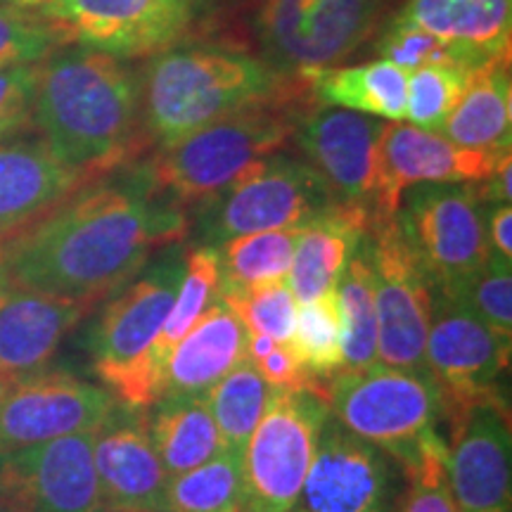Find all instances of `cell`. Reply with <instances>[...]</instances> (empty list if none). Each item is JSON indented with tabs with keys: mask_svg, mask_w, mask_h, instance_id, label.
<instances>
[{
	"mask_svg": "<svg viewBox=\"0 0 512 512\" xmlns=\"http://www.w3.org/2000/svg\"><path fill=\"white\" fill-rule=\"evenodd\" d=\"M394 460L328 418L290 512H392Z\"/></svg>",
	"mask_w": 512,
	"mask_h": 512,
	"instance_id": "ac0fdd59",
	"label": "cell"
},
{
	"mask_svg": "<svg viewBox=\"0 0 512 512\" xmlns=\"http://www.w3.org/2000/svg\"><path fill=\"white\" fill-rule=\"evenodd\" d=\"M147 143L164 147L211 121L261 102L297 98L304 86L261 57L226 46H176L140 69Z\"/></svg>",
	"mask_w": 512,
	"mask_h": 512,
	"instance_id": "3957f363",
	"label": "cell"
},
{
	"mask_svg": "<svg viewBox=\"0 0 512 512\" xmlns=\"http://www.w3.org/2000/svg\"><path fill=\"white\" fill-rule=\"evenodd\" d=\"M15 3L29 5V8H41V5H43V3H48V0H15Z\"/></svg>",
	"mask_w": 512,
	"mask_h": 512,
	"instance_id": "ee69618b",
	"label": "cell"
},
{
	"mask_svg": "<svg viewBox=\"0 0 512 512\" xmlns=\"http://www.w3.org/2000/svg\"><path fill=\"white\" fill-rule=\"evenodd\" d=\"M242 456L221 453L195 470L169 479L166 512H240Z\"/></svg>",
	"mask_w": 512,
	"mask_h": 512,
	"instance_id": "d6a6232c",
	"label": "cell"
},
{
	"mask_svg": "<svg viewBox=\"0 0 512 512\" xmlns=\"http://www.w3.org/2000/svg\"><path fill=\"white\" fill-rule=\"evenodd\" d=\"M98 508L93 432L0 456V512H95Z\"/></svg>",
	"mask_w": 512,
	"mask_h": 512,
	"instance_id": "e0dca14e",
	"label": "cell"
},
{
	"mask_svg": "<svg viewBox=\"0 0 512 512\" xmlns=\"http://www.w3.org/2000/svg\"><path fill=\"white\" fill-rule=\"evenodd\" d=\"M394 19L451 43L477 64L510 55L512 0H406Z\"/></svg>",
	"mask_w": 512,
	"mask_h": 512,
	"instance_id": "cb8c5ba5",
	"label": "cell"
},
{
	"mask_svg": "<svg viewBox=\"0 0 512 512\" xmlns=\"http://www.w3.org/2000/svg\"><path fill=\"white\" fill-rule=\"evenodd\" d=\"M297 98L245 107L157 147L143 164L145 174L174 207H202L261 159L287 150L302 112Z\"/></svg>",
	"mask_w": 512,
	"mask_h": 512,
	"instance_id": "277c9868",
	"label": "cell"
},
{
	"mask_svg": "<svg viewBox=\"0 0 512 512\" xmlns=\"http://www.w3.org/2000/svg\"><path fill=\"white\" fill-rule=\"evenodd\" d=\"M271 394L273 389L245 358L202 396L230 453L242 456Z\"/></svg>",
	"mask_w": 512,
	"mask_h": 512,
	"instance_id": "1f68e13d",
	"label": "cell"
},
{
	"mask_svg": "<svg viewBox=\"0 0 512 512\" xmlns=\"http://www.w3.org/2000/svg\"><path fill=\"white\" fill-rule=\"evenodd\" d=\"M38 64L0 69V140L34 131Z\"/></svg>",
	"mask_w": 512,
	"mask_h": 512,
	"instance_id": "60d3db41",
	"label": "cell"
},
{
	"mask_svg": "<svg viewBox=\"0 0 512 512\" xmlns=\"http://www.w3.org/2000/svg\"><path fill=\"white\" fill-rule=\"evenodd\" d=\"M183 278V249L164 247L143 275H136L100 313L91 337L93 368L126 408H147L162 396L155 366L157 339Z\"/></svg>",
	"mask_w": 512,
	"mask_h": 512,
	"instance_id": "5b68a950",
	"label": "cell"
},
{
	"mask_svg": "<svg viewBox=\"0 0 512 512\" xmlns=\"http://www.w3.org/2000/svg\"><path fill=\"white\" fill-rule=\"evenodd\" d=\"M503 152L467 150L441 133L425 131L403 121H384L380 136V188L377 219H394L401 195L420 183H484L496 171Z\"/></svg>",
	"mask_w": 512,
	"mask_h": 512,
	"instance_id": "d6986e66",
	"label": "cell"
},
{
	"mask_svg": "<svg viewBox=\"0 0 512 512\" xmlns=\"http://www.w3.org/2000/svg\"><path fill=\"white\" fill-rule=\"evenodd\" d=\"M83 183L36 131L0 140V240L41 219Z\"/></svg>",
	"mask_w": 512,
	"mask_h": 512,
	"instance_id": "7402d4cb",
	"label": "cell"
},
{
	"mask_svg": "<svg viewBox=\"0 0 512 512\" xmlns=\"http://www.w3.org/2000/svg\"><path fill=\"white\" fill-rule=\"evenodd\" d=\"M467 76L470 72L458 67H425L408 74L406 121L439 133L465 91Z\"/></svg>",
	"mask_w": 512,
	"mask_h": 512,
	"instance_id": "ab89813d",
	"label": "cell"
},
{
	"mask_svg": "<svg viewBox=\"0 0 512 512\" xmlns=\"http://www.w3.org/2000/svg\"><path fill=\"white\" fill-rule=\"evenodd\" d=\"M401 470L406 475V491L396 512H460L448 489L446 439L441 432L430 434L413 463Z\"/></svg>",
	"mask_w": 512,
	"mask_h": 512,
	"instance_id": "74e56055",
	"label": "cell"
},
{
	"mask_svg": "<svg viewBox=\"0 0 512 512\" xmlns=\"http://www.w3.org/2000/svg\"><path fill=\"white\" fill-rule=\"evenodd\" d=\"M221 261L219 249L209 245H195L183 249V278L178 283L174 306L166 318L162 335L157 339L155 366L159 380L164 382V368L171 351L188 335L192 325L221 299Z\"/></svg>",
	"mask_w": 512,
	"mask_h": 512,
	"instance_id": "f1b7e54d",
	"label": "cell"
},
{
	"mask_svg": "<svg viewBox=\"0 0 512 512\" xmlns=\"http://www.w3.org/2000/svg\"><path fill=\"white\" fill-rule=\"evenodd\" d=\"M93 465L100 505L166 512L169 472L147 432L143 408L119 406L93 432Z\"/></svg>",
	"mask_w": 512,
	"mask_h": 512,
	"instance_id": "ffe728a7",
	"label": "cell"
},
{
	"mask_svg": "<svg viewBox=\"0 0 512 512\" xmlns=\"http://www.w3.org/2000/svg\"><path fill=\"white\" fill-rule=\"evenodd\" d=\"M441 136L467 150L503 152L512 138L510 55L472 69L465 91L448 114Z\"/></svg>",
	"mask_w": 512,
	"mask_h": 512,
	"instance_id": "d4e9b609",
	"label": "cell"
},
{
	"mask_svg": "<svg viewBox=\"0 0 512 512\" xmlns=\"http://www.w3.org/2000/svg\"><path fill=\"white\" fill-rule=\"evenodd\" d=\"M221 302L240 318L247 335H266L280 344L292 342L299 302L287 280L259 287L221 290Z\"/></svg>",
	"mask_w": 512,
	"mask_h": 512,
	"instance_id": "d590c367",
	"label": "cell"
},
{
	"mask_svg": "<svg viewBox=\"0 0 512 512\" xmlns=\"http://www.w3.org/2000/svg\"><path fill=\"white\" fill-rule=\"evenodd\" d=\"M363 247L373 273L377 363L430 373L425 342L430 330L432 285L403 240L396 216L370 221Z\"/></svg>",
	"mask_w": 512,
	"mask_h": 512,
	"instance_id": "7c38bea8",
	"label": "cell"
},
{
	"mask_svg": "<svg viewBox=\"0 0 512 512\" xmlns=\"http://www.w3.org/2000/svg\"><path fill=\"white\" fill-rule=\"evenodd\" d=\"M396 223L434 290H458L491 254L486 202L475 183L413 185L401 195Z\"/></svg>",
	"mask_w": 512,
	"mask_h": 512,
	"instance_id": "9c48e42d",
	"label": "cell"
},
{
	"mask_svg": "<svg viewBox=\"0 0 512 512\" xmlns=\"http://www.w3.org/2000/svg\"><path fill=\"white\" fill-rule=\"evenodd\" d=\"M145 415L147 432L169 477L195 470L228 448L202 396H162Z\"/></svg>",
	"mask_w": 512,
	"mask_h": 512,
	"instance_id": "4316f807",
	"label": "cell"
},
{
	"mask_svg": "<svg viewBox=\"0 0 512 512\" xmlns=\"http://www.w3.org/2000/svg\"><path fill=\"white\" fill-rule=\"evenodd\" d=\"M190 223L159 195L143 166L83 183L41 219L0 240V285L69 299L91 309L178 245Z\"/></svg>",
	"mask_w": 512,
	"mask_h": 512,
	"instance_id": "6da1fadb",
	"label": "cell"
},
{
	"mask_svg": "<svg viewBox=\"0 0 512 512\" xmlns=\"http://www.w3.org/2000/svg\"><path fill=\"white\" fill-rule=\"evenodd\" d=\"M249 361V358H247ZM256 368V373L264 377L268 387L275 389H304V387H316L318 380L313 377L294 351L292 344H280L275 342L264 356L249 361Z\"/></svg>",
	"mask_w": 512,
	"mask_h": 512,
	"instance_id": "b9f144b4",
	"label": "cell"
},
{
	"mask_svg": "<svg viewBox=\"0 0 512 512\" xmlns=\"http://www.w3.org/2000/svg\"><path fill=\"white\" fill-rule=\"evenodd\" d=\"M304 228L249 233L216 247L221 261V290L259 287L287 280L294 249H297Z\"/></svg>",
	"mask_w": 512,
	"mask_h": 512,
	"instance_id": "4dcf8cb0",
	"label": "cell"
},
{
	"mask_svg": "<svg viewBox=\"0 0 512 512\" xmlns=\"http://www.w3.org/2000/svg\"><path fill=\"white\" fill-rule=\"evenodd\" d=\"M337 299L344 325L342 370L373 366L377 363V313L373 273H370L363 238L339 275Z\"/></svg>",
	"mask_w": 512,
	"mask_h": 512,
	"instance_id": "f546056e",
	"label": "cell"
},
{
	"mask_svg": "<svg viewBox=\"0 0 512 512\" xmlns=\"http://www.w3.org/2000/svg\"><path fill=\"white\" fill-rule=\"evenodd\" d=\"M69 43L41 8L0 0V69L38 64Z\"/></svg>",
	"mask_w": 512,
	"mask_h": 512,
	"instance_id": "e575fe53",
	"label": "cell"
},
{
	"mask_svg": "<svg viewBox=\"0 0 512 512\" xmlns=\"http://www.w3.org/2000/svg\"><path fill=\"white\" fill-rule=\"evenodd\" d=\"M41 10L69 43L136 60L183 46L200 27L207 0H48Z\"/></svg>",
	"mask_w": 512,
	"mask_h": 512,
	"instance_id": "8fae6325",
	"label": "cell"
},
{
	"mask_svg": "<svg viewBox=\"0 0 512 512\" xmlns=\"http://www.w3.org/2000/svg\"><path fill=\"white\" fill-rule=\"evenodd\" d=\"M245 358V325L219 299L171 351L162 396H204Z\"/></svg>",
	"mask_w": 512,
	"mask_h": 512,
	"instance_id": "603a6c76",
	"label": "cell"
},
{
	"mask_svg": "<svg viewBox=\"0 0 512 512\" xmlns=\"http://www.w3.org/2000/svg\"><path fill=\"white\" fill-rule=\"evenodd\" d=\"M486 235H489L491 252L512 259V209L510 204H494L486 216Z\"/></svg>",
	"mask_w": 512,
	"mask_h": 512,
	"instance_id": "7bdbcfd3",
	"label": "cell"
},
{
	"mask_svg": "<svg viewBox=\"0 0 512 512\" xmlns=\"http://www.w3.org/2000/svg\"><path fill=\"white\" fill-rule=\"evenodd\" d=\"M311 91L320 105L375 119L406 121L408 72L387 60L330 69L311 81Z\"/></svg>",
	"mask_w": 512,
	"mask_h": 512,
	"instance_id": "83f0119b",
	"label": "cell"
},
{
	"mask_svg": "<svg viewBox=\"0 0 512 512\" xmlns=\"http://www.w3.org/2000/svg\"><path fill=\"white\" fill-rule=\"evenodd\" d=\"M318 392L344 430L387 453L401 467L413 463L444 420V396L430 373L373 363L318 380Z\"/></svg>",
	"mask_w": 512,
	"mask_h": 512,
	"instance_id": "8992f818",
	"label": "cell"
},
{
	"mask_svg": "<svg viewBox=\"0 0 512 512\" xmlns=\"http://www.w3.org/2000/svg\"><path fill=\"white\" fill-rule=\"evenodd\" d=\"M384 121L342 107H302L292 143L299 157L328 185L342 207L366 211L373 221L380 188Z\"/></svg>",
	"mask_w": 512,
	"mask_h": 512,
	"instance_id": "5bb4252c",
	"label": "cell"
},
{
	"mask_svg": "<svg viewBox=\"0 0 512 512\" xmlns=\"http://www.w3.org/2000/svg\"><path fill=\"white\" fill-rule=\"evenodd\" d=\"M342 337L344 325L337 287L299 306L290 344L316 380H325L342 370Z\"/></svg>",
	"mask_w": 512,
	"mask_h": 512,
	"instance_id": "836d02e7",
	"label": "cell"
},
{
	"mask_svg": "<svg viewBox=\"0 0 512 512\" xmlns=\"http://www.w3.org/2000/svg\"><path fill=\"white\" fill-rule=\"evenodd\" d=\"M330 408L316 387L278 389L242 451L240 512H290Z\"/></svg>",
	"mask_w": 512,
	"mask_h": 512,
	"instance_id": "30bf717a",
	"label": "cell"
},
{
	"mask_svg": "<svg viewBox=\"0 0 512 512\" xmlns=\"http://www.w3.org/2000/svg\"><path fill=\"white\" fill-rule=\"evenodd\" d=\"M389 19V0H259L261 60L285 79L311 81L366 48Z\"/></svg>",
	"mask_w": 512,
	"mask_h": 512,
	"instance_id": "52a82bcc",
	"label": "cell"
},
{
	"mask_svg": "<svg viewBox=\"0 0 512 512\" xmlns=\"http://www.w3.org/2000/svg\"><path fill=\"white\" fill-rule=\"evenodd\" d=\"M482 318L498 335L512 339V266L491 252L486 264L458 290L446 292Z\"/></svg>",
	"mask_w": 512,
	"mask_h": 512,
	"instance_id": "f35d334b",
	"label": "cell"
},
{
	"mask_svg": "<svg viewBox=\"0 0 512 512\" xmlns=\"http://www.w3.org/2000/svg\"><path fill=\"white\" fill-rule=\"evenodd\" d=\"M95 512H145V510H121V508H105V505H100Z\"/></svg>",
	"mask_w": 512,
	"mask_h": 512,
	"instance_id": "f6af8a7d",
	"label": "cell"
},
{
	"mask_svg": "<svg viewBox=\"0 0 512 512\" xmlns=\"http://www.w3.org/2000/svg\"><path fill=\"white\" fill-rule=\"evenodd\" d=\"M337 207L342 204L316 171L283 150L261 159L240 181L197 207V230L202 245L221 247L240 235L304 228Z\"/></svg>",
	"mask_w": 512,
	"mask_h": 512,
	"instance_id": "ba28073f",
	"label": "cell"
},
{
	"mask_svg": "<svg viewBox=\"0 0 512 512\" xmlns=\"http://www.w3.org/2000/svg\"><path fill=\"white\" fill-rule=\"evenodd\" d=\"M117 408L110 389L67 370L41 373L0 389V456L48 441L95 432Z\"/></svg>",
	"mask_w": 512,
	"mask_h": 512,
	"instance_id": "9a60e30c",
	"label": "cell"
},
{
	"mask_svg": "<svg viewBox=\"0 0 512 512\" xmlns=\"http://www.w3.org/2000/svg\"><path fill=\"white\" fill-rule=\"evenodd\" d=\"M375 48L382 55V60L406 69L408 74L425 67H458L467 69V72L482 67L451 43L394 17L387 19V24L377 34Z\"/></svg>",
	"mask_w": 512,
	"mask_h": 512,
	"instance_id": "8d00e7d4",
	"label": "cell"
},
{
	"mask_svg": "<svg viewBox=\"0 0 512 512\" xmlns=\"http://www.w3.org/2000/svg\"><path fill=\"white\" fill-rule=\"evenodd\" d=\"M425 363L444 396V418L467 403L501 396L510 366V339L498 335L475 313L432 287Z\"/></svg>",
	"mask_w": 512,
	"mask_h": 512,
	"instance_id": "4fadbf2b",
	"label": "cell"
},
{
	"mask_svg": "<svg viewBox=\"0 0 512 512\" xmlns=\"http://www.w3.org/2000/svg\"><path fill=\"white\" fill-rule=\"evenodd\" d=\"M86 311L69 299L0 285V384L5 387L46 370Z\"/></svg>",
	"mask_w": 512,
	"mask_h": 512,
	"instance_id": "44dd1931",
	"label": "cell"
},
{
	"mask_svg": "<svg viewBox=\"0 0 512 512\" xmlns=\"http://www.w3.org/2000/svg\"><path fill=\"white\" fill-rule=\"evenodd\" d=\"M446 477L460 512H512L510 413L503 396L448 413Z\"/></svg>",
	"mask_w": 512,
	"mask_h": 512,
	"instance_id": "2e32d148",
	"label": "cell"
},
{
	"mask_svg": "<svg viewBox=\"0 0 512 512\" xmlns=\"http://www.w3.org/2000/svg\"><path fill=\"white\" fill-rule=\"evenodd\" d=\"M34 131L86 181L124 169L147 143L138 74L119 57L64 43L38 62Z\"/></svg>",
	"mask_w": 512,
	"mask_h": 512,
	"instance_id": "7a4b0ae2",
	"label": "cell"
},
{
	"mask_svg": "<svg viewBox=\"0 0 512 512\" xmlns=\"http://www.w3.org/2000/svg\"><path fill=\"white\" fill-rule=\"evenodd\" d=\"M368 226L366 211L337 207L304 228L287 273V285L299 304L313 302L337 287L339 275Z\"/></svg>",
	"mask_w": 512,
	"mask_h": 512,
	"instance_id": "484cf974",
	"label": "cell"
},
{
	"mask_svg": "<svg viewBox=\"0 0 512 512\" xmlns=\"http://www.w3.org/2000/svg\"><path fill=\"white\" fill-rule=\"evenodd\" d=\"M0 389H3V384H0Z\"/></svg>",
	"mask_w": 512,
	"mask_h": 512,
	"instance_id": "bcb514c9",
	"label": "cell"
}]
</instances>
